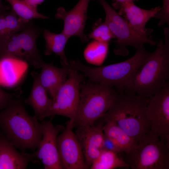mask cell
Segmentation results:
<instances>
[{
    "label": "cell",
    "mask_w": 169,
    "mask_h": 169,
    "mask_svg": "<svg viewBox=\"0 0 169 169\" xmlns=\"http://www.w3.org/2000/svg\"><path fill=\"white\" fill-rule=\"evenodd\" d=\"M19 91L12 93L7 92L4 91L0 85V110L5 109L10 100L14 97L19 96Z\"/></svg>",
    "instance_id": "28"
},
{
    "label": "cell",
    "mask_w": 169,
    "mask_h": 169,
    "mask_svg": "<svg viewBox=\"0 0 169 169\" xmlns=\"http://www.w3.org/2000/svg\"><path fill=\"white\" fill-rule=\"evenodd\" d=\"M109 44V42L93 40L87 45L84 49V56L85 60L92 64H101L107 55Z\"/></svg>",
    "instance_id": "24"
},
{
    "label": "cell",
    "mask_w": 169,
    "mask_h": 169,
    "mask_svg": "<svg viewBox=\"0 0 169 169\" xmlns=\"http://www.w3.org/2000/svg\"><path fill=\"white\" fill-rule=\"evenodd\" d=\"M31 74L33 80L31 90L29 97L25 99L24 103L30 105L34 112V116L42 120L50 107L53 100L49 98L47 91L40 83L38 74L33 72Z\"/></svg>",
    "instance_id": "18"
},
{
    "label": "cell",
    "mask_w": 169,
    "mask_h": 169,
    "mask_svg": "<svg viewBox=\"0 0 169 169\" xmlns=\"http://www.w3.org/2000/svg\"><path fill=\"white\" fill-rule=\"evenodd\" d=\"M58 68L52 63L47 64L43 61L41 72L38 77L42 85L53 100L59 89L66 80L69 72L70 65Z\"/></svg>",
    "instance_id": "16"
},
{
    "label": "cell",
    "mask_w": 169,
    "mask_h": 169,
    "mask_svg": "<svg viewBox=\"0 0 169 169\" xmlns=\"http://www.w3.org/2000/svg\"><path fill=\"white\" fill-rule=\"evenodd\" d=\"M161 8L156 7L151 10H146L136 6L134 2L126 4L119 10L118 13L123 16L130 25L136 30L145 33L151 28L145 27L146 23L159 11Z\"/></svg>",
    "instance_id": "19"
},
{
    "label": "cell",
    "mask_w": 169,
    "mask_h": 169,
    "mask_svg": "<svg viewBox=\"0 0 169 169\" xmlns=\"http://www.w3.org/2000/svg\"><path fill=\"white\" fill-rule=\"evenodd\" d=\"M30 159L28 154L18 152L0 131V169H25Z\"/></svg>",
    "instance_id": "17"
},
{
    "label": "cell",
    "mask_w": 169,
    "mask_h": 169,
    "mask_svg": "<svg viewBox=\"0 0 169 169\" xmlns=\"http://www.w3.org/2000/svg\"><path fill=\"white\" fill-rule=\"evenodd\" d=\"M90 0H79L70 10L67 11L62 7L57 10L55 17L64 22V28L61 32L69 38L73 36L78 37L83 43L89 39L84 33L87 19V12Z\"/></svg>",
    "instance_id": "13"
},
{
    "label": "cell",
    "mask_w": 169,
    "mask_h": 169,
    "mask_svg": "<svg viewBox=\"0 0 169 169\" xmlns=\"http://www.w3.org/2000/svg\"><path fill=\"white\" fill-rule=\"evenodd\" d=\"M118 153L103 149L99 156L92 163L91 169H114L128 167L124 159Z\"/></svg>",
    "instance_id": "23"
},
{
    "label": "cell",
    "mask_w": 169,
    "mask_h": 169,
    "mask_svg": "<svg viewBox=\"0 0 169 169\" xmlns=\"http://www.w3.org/2000/svg\"><path fill=\"white\" fill-rule=\"evenodd\" d=\"M31 7L37 10L38 5L41 4L45 0H23Z\"/></svg>",
    "instance_id": "31"
},
{
    "label": "cell",
    "mask_w": 169,
    "mask_h": 169,
    "mask_svg": "<svg viewBox=\"0 0 169 169\" xmlns=\"http://www.w3.org/2000/svg\"><path fill=\"white\" fill-rule=\"evenodd\" d=\"M105 123L103 127L105 135L113 141L122 152H128L137 145L134 139L113 121Z\"/></svg>",
    "instance_id": "20"
},
{
    "label": "cell",
    "mask_w": 169,
    "mask_h": 169,
    "mask_svg": "<svg viewBox=\"0 0 169 169\" xmlns=\"http://www.w3.org/2000/svg\"><path fill=\"white\" fill-rule=\"evenodd\" d=\"M146 114L151 130L169 143V83L148 98Z\"/></svg>",
    "instance_id": "10"
},
{
    "label": "cell",
    "mask_w": 169,
    "mask_h": 169,
    "mask_svg": "<svg viewBox=\"0 0 169 169\" xmlns=\"http://www.w3.org/2000/svg\"><path fill=\"white\" fill-rule=\"evenodd\" d=\"M12 8V10L23 22L28 23L34 18L48 19L49 18L39 13L23 0H6Z\"/></svg>",
    "instance_id": "25"
},
{
    "label": "cell",
    "mask_w": 169,
    "mask_h": 169,
    "mask_svg": "<svg viewBox=\"0 0 169 169\" xmlns=\"http://www.w3.org/2000/svg\"><path fill=\"white\" fill-rule=\"evenodd\" d=\"M102 124L78 127L75 135L83 154L87 169L100 155L105 137Z\"/></svg>",
    "instance_id": "14"
},
{
    "label": "cell",
    "mask_w": 169,
    "mask_h": 169,
    "mask_svg": "<svg viewBox=\"0 0 169 169\" xmlns=\"http://www.w3.org/2000/svg\"><path fill=\"white\" fill-rule=\"evenodd\" d=\"M125 153L124 160L132 169H169V143L151 130L134 148Z\"/></svg>",
    "instance_id": "6"
},
{
    "label": "cell",
    "mask_w": 169,
    "mask_h": 169,
    "mask_svg": "<svg viewBox=\"0 0 169 169\" xmlns=\"http://www.w3.org/2000/svg\"><path fill=\"white\" fill-rule=\"evenodd\" d=\"M87 36L89 39L105 42H109L111 39L115 38L107 24L101 18L95 23L92 31Z\"/></svg>",
    "instance_id": "26"
},
{
    "label": "cell",
    "mask_w": 169,
    "mask_h": 169,
    "mask_svg": "<svg viewBox=\"0 0 169 169\" xmlns=\"http://www.w3.org/2000/svg\"><path fill=\"white\" fill-rule=\"evenodd\" d=\"M34 116L26 112L22 100L11 99L0 112V131L15 147L33 150L42 137V127Z\"/></svg>",
    "instance_id": "1"
},
{
    "label": "cell",
    "mask_w": 169,
    "mask_h": 169,
    "mask_svg": "<svg viewBox=\"0 0 169 169\" xmlns=\"http://www.w3.org/2000/svg\"><path fill=\"white\" fill-rule=\"evenodd\" d=\"M5 10V7L3 6L0 0V11Z\"/></svg>",
    "instance_id": "32"
},
{
    "label": "cell",
    "mask_w": 169,
    "mask_h": 169,
    "mask_svg": "<svg viewBox=\"0 0 169 169\" xmlns=\"http://www.w3.org/2000/svg\"><path fill=\"white\" fill-rule=\"evenodd\" d=\"M80 99L74 127L91 125L110 107L117 91L112 86L91 82L81 84Z\"/></svg>",
    "instance_id": "5"
},
{
    "label": "cell",
    "mask_w": 169,
    "mask_h": 169,
    "mask_svg": "<svg viewBox=\"0 0 169 169\" xmlns=\"http://www.w3.org/2000/svg\"><path fill=\"white\" fill-rule=\"evenodd\" d=\"M136 50L135 54L126 60L105 66L91 67L74 60L73 64L90 82L112 86L118 91H131L135 74L150 54L144 46Z\"/></svg>",
    "instance_id": "4"
},
{
    "label": "cell",
    "mask_w": 169,
    "mask_h": 169,
    "mask_svg": "<svg viewBox=\"0 0 169 169\" xmlns=\"http://www.w3.org/2000/svg\"><path fill=\"white\" fill-rule=\"evenodd\" d=\"M148 98L131 91H117L108 111L100 118L112 121L138 143L151 130L146 114Z\"/></svg>",
    "instance_id": "2"
},
{
    "label": "cell",
    "mask_w": 169,
    "mask_h": 169,
    "mask_svg": "<svg viewBox=\"0 0 169 169\" xmlns=\"http://www.w3.org/2000/svg\"><path fill=\"white\" fill-rule=\"evenodd\" d=\"M154 17L160 19L158 25L161 26L165 23L169 24V0H163L162 8L155 15Z\"/></svg>",
    "instance_id": "27"
},
{
    "label": "cell",
    "mask_w": 169,
    "mask_h": 169,
    "mask_svg": "<svg viewBox=\"0 0 169 169\" xmlns=\"http://www.w3.org/2000/svg\"><path fill=\"white\" fill-rule=\"evenodd\" d=\"M103 149L111 151L118 154L122 152L120 149L114 142L105 135L103 144Z\"/></svg>",
    "instance_id": "29"
},
{
    "label": "cell",
    "mask_w": 169,
    "mask_h": 169,
    "mask_svg": "<svg viewBox=\"0 0 169 169\" xmlns=\"http://www.w3.org/2000/svg\"><path fill=\"white\" fill-rule=\"evenodd\" d=\"M36 29L27 27L23 30L0 40V57L12 56L41 68L43 61L38 51Z\"/></svg>",
    "instance_id": "9"
},
{
    "label": "cell",
    "mask_w": 169,
    "mask_h": 169,
    "mask_svg": "<svg viewBox=\"0 0 169 169\" xmlns=\"http://www.w3.org/2000/svg\"><path fill=\"white\" fill-rule=\"evenodd\" d=\"M12 10L0 11V40L20 32L27 26Z\"/></svg>",
    "instance_id": "22"
},
{
    "label": "cell",
    "mask_w": 169,
    "mask_h": 169,
    "mask_svg": "<svg viewBox=\"0 0 169 169\" xmlns=\"http://www.w3.org/2000/svg\"><path fill=\"white\" fill-rule=\"evenodd\" d=\"M27 62L9 55L0 57V85L16 86L21 81L28 68Z\"/></svg>",
    "instance_id": "15"
},
{
    "label": "cell",
    "mask_w": 169,
    "mask_h": 169,
    "mask_svg": "<svg viewBox=\"0 0 169 169\" xmlns=\"http://www.w3.org/2000/svg\"><path fill=\"white\" fill-rule=\"evenodd\" d=\"M136 0H112L113 3L112 5L114 9L120 10L126 4L131 2H134Z\"/></svg>",
    "instance_id": "30"
},
{
    "label": "cell",
    "mask_w": 169,
    "mask_h": 169,
    "mask_svg": "<svg viewBox=\"0 0 169 169\" xmlns=\"http://www.w3.org/2000/svg\"><path fill=\"white\" fill-rule=\"evenodd\" d=\"M73 121H68L62 132L57 137L59 156L64 169H86L83 154L75 134Z\"/></svg>",
    "instance_id": "11"
},
{
    "label": "cell",
    "mask_w": 169,
    "mask_h": 169,
    "mask_svg": "<svg viewBox=\"0 0 169 169\" xmlns=\"http://www.w3.org/2000/svg\"><path fill=\"white\" fill-rule=\"evenodd\" d=\"M43 34L46 42L45 55H49L54 53L59 56L62 66L69 65L64 52L65 46L69 38L62 32L55 33L47 29L44 30Z\"/></svg>",
    "instance_id": "21"
},
{
    "label": "cell",
    "mask_w": 169,
    "mask_h": 169,
    "mask_svg": "<svg viewBox=\"0 0 169 169\" xmlns=\"http://www.w3.org/2000/svg\"><path fill=\"white\" fill-rule=\"evenodd\" d=\"M69 77L58 90L45 118L60 115L73 121L77 111L80 99V86L83 76L74 67L73 61L69 62Z\"/></svg>",
    "instance_id": "8"
},
{
    "label": "cell",
    "mask_w": 169,
    "mask_h": 169,
    "mask_svg": "<svg viewBox=\"0 0 169 169\" xmlns=\"http://www.w3.org/2000/svg\"><path fill=\"white\" fill-rule=\"evenodd\" d=\"M165 42L160 41L137 69L131 91L146 98L159 92L169 79V29H164Z\"/></svg>",
    "instance_id": "3"
},
{
    "label": "cell",
    "mask_w": 169,
    "mask_h": 169,
    "mask_svg": "<svg viewBox=\"0 0 169 169\" xmlns=\"http://www.w3.org/2000/svg\"><path fill=\"white\" fill-rule=\"evenodd\" d=\"M42 137L38 150L31 158L37 157L42 162L45 169H63L58 153L57 139L59 132L64 128L62 126L54 125L51 119L43 121Z\"/></svg>",
    "instance_id": "12"
},
{
    "label": "cell",
    "mask_w": 169,
    "mask_h": 169,
    "mask_svg": "<svg viewBox=\"0 0 169 169\" xmlns=\"http://www.w3.org/2000/svg\"><path fill=\"white\" fill-rule=\"evenodd\" d=\"M103 7L105 14V22L116 38L115 54L126 56L128 54L126 47L131 46L136 49L145 44L155 45L156 42L151 39L150 35L153 32L151 29L145 33H141L134 29L127 21L116 12L105 0H98Z\"/></svg>",
    "instance_id": "7"
}]
</instances>
